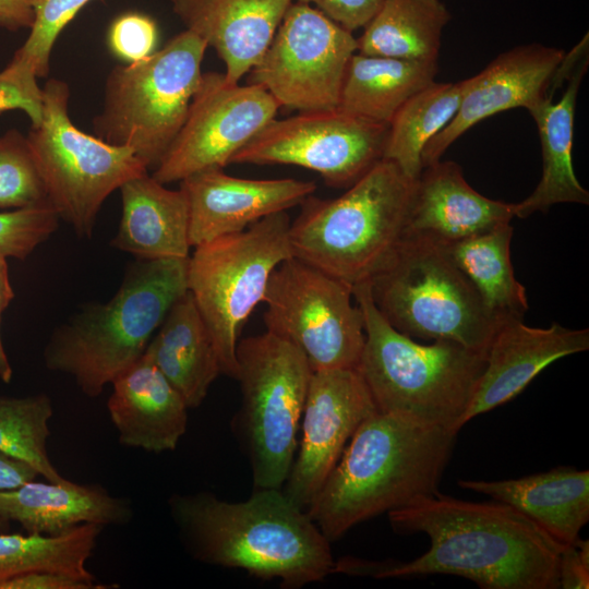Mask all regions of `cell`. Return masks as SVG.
Wrapping results in <instances>:
<instances>
[{
	"mask_svg": "<svg viewBox=\"0 0 589 589\" xmlns=\"http://www.w3.org/2000/svg\"><path fill=\"white\" fill-rule=\"evenodd\" d=\"M400 534L425 533L430 549L407 562L342 557L335 573L375 578L455 575L483 589H557L565 545L516 508L436 492L388 513Z\"/></svg>",
	"mask_w": 589,
	"mask_h": 589,
	"instance_id": "cell-1",
	"label": "cell"
},
{
	"mask_svg": "<svg viewBox=\"0 0 589 589\" xmlns=\"http://www.w3.org/2000/svg\"><path fill=\"white\" fill-rule=\"evenodd\" d=\"M168 504L180 540L196 561L278 579L285 589L333 574L330 542L281 489H256L242 502L209 492L175 494Z\"/></svg>",
	"mask_w": 589,
	"mask_h": 589,
	"instance_id": "cell-2",
	"label": "cell"
},
{
	"mask_svg": "<svg viewBox=\"0 0 589 589\" xmlns=\"http://www.w3.org/2000/svg\"><path fill=\"white\" fill-rule=\"evenodd\" d=\"M457 433L375 411L356 430L306 513L329 542L438 492Z\"/></svg>",
	"mask_w": 589,
	"mask_h": 589,
	"instance_id": "cell-3",
	"label": "cell"
},
{
	"mask_svg": "<svg viewBox=\"0 0 589 589\" xmlns=\"http://www.w3.org/2000/svg\"><path fill=\"white\" fill-rule=\"evenodd\" d=\"M188 259H137L108 302L84 305L53 332L44 352L47 369L72 376L88 397L100 395L143 356L188 291Z\"/></svg>",
	"mask_w": 589,
	"mask_h": 589,
	"instance_id": "cell-4",
	"label": "cell"
},
{
	"mask_svg": "<svg viewBox=\"0 0 589 589\" xmlns=\"http://www.w3.org/2000/svg\"><path fill=\"white\" fill-rule=\"evenodd\" d=\"M417 180L381 159L336 199L310 195L290 224L292 256L353 288L369 283L401 244Z\"/></svg>",
	"mask_w": 589,
	"mask_h": 589,
	"instance_id": "cell-5",
	"label": "cell"
},
{
	"mask_svg": "<svg viewBox=\"0 0 589 589\" xmlns=\"http://www.w3.org/2000/svg\"><path fill=\"white\" fill-rule=\"evenodd\" d=\"M363 315L357 370L377 411L408 414L458 433L485 365V354L447 339L422 345L394 328L375 306L369 283L352 288Z\"/></svg>",
	"mask_w": 589,
	"mask_h": 589,
	"instance_id": "cell-6",
	"label": "cell"
},
{
	"mask_svg": "<svg viewBox=\"0 0 589 589\" xmlns=\"http://www.w3.org/2000/svg\"><path fill=\"white\" fill-rule=\"evenodd\" d=\"M207 48L185 29L146 58L116 65L106 80L103 109L93 119L95 135L130 147L154 170L184 123Z\"/></svg>",
	"mask_w": 589,
	"mask_h": 589,
	"instance_id": "cell-7",
	"label": "cell"
},
{
	"mask_svg": "<svg viewBox=\"0 0 589 589\" xmlns=\"http://www.w3.org/2000/svg\"><path fill=\"white\" fill-rule=\"evenodd\" d=\"M385 320L413 339H447L484 353L500 325L441 243L405 237L370 281Z\"/></svg>",
	"mask_w": 589,
	"mask_h": 589,
	"instance_id": "cell-8",
	"label": "cell"
},
{
	"mask_svg": "<svg viewBox=\"0 0 589 589\" xmlns=\"http://www.w3.org/2000/svg\"><path fill=\"white\" fill-rule=\"evenodd\" d=\"M236 358L241 406L232 428L249 459L253 490L281 489L313 371L299 348L268 330L240 339Z\"/></svg>",
	"mask_w": 589,
	"mask_h": 589,
	"instance_id": "cell-9",
	"label": "cell"
},
{
	"mask_svg": "<svg viewBox=\"0 0 589 589\" xmlns=\"http://www.w3.org/2000/svg\"><path fill=\"white\" fill-rule=\"evenodd\" d=\"M290 217L269 215L247 229L194 247L188 291L211 335L221 374L236 377L240 330L263 302L273 272L292 256Z\"/></svg>",
	"mask_w": 589,
	"mask_h": 589,
	"instance_id": "cell-10",
	"label": "cell"
},
{
	"mask_svg": "<svg viewBox=\"0 0 589 589\" xmlns=\"http://www.w3.org/2000/svg\"><path fill=\"white\" fill-rule=\"evenodd\" d=\"M43 117L27 142L49 203L81 238H88L105 200L128 180L148 172L133 149L77 129L69 116V85L43 87Z\"/></svg>",
	"mask_w": 589,
	"mask_h": 589,
	"instance_id": "cell-11",
	"label": "cell"
},
{
	"mask_svg": "<svg viewBox=\"0 0 589 589\" xmlns=\"http://www.w3.org/2000/svg\"><path fill=\"white\" fill-rule=\"evenodd\" d=\"M352 299L349 285L290 256L269 278L264 324L266 330L299 348L313 372L357 369L364 325Z\"/></svg>",
	"mask_w": 589,
	"mask_h": 589,
	"instance_id": "cell-12",
	"label": "cell"
},
{
	"mask_svg": "<svg viewBox=\"0 0 589 589\" xmlns=\"http://www.w3.org/2000/svg\"><path fill=\"white\" fill-rule=\"evenodd\" d=\"M357 38L316 8L293 1L268 48L252 68L250 83L298 111L338 108Z\"/></svg>",
	"mask_w": 589,
	"mask_h": 589,
	"instance_id": "cell-13",
	"label": "cell"
},
{
	"mask_svg": "<svg viewBox=\"0 0 589 589\" xmlns=\"http://www.w3.org/2000/svg\"><path fill=\"white\" fill-rule=\"evenodd\" d=\"M388 124L339 108L299 111L271 120L231 164L293 165L317 172L330 187H350L383 159Z\"/></svg>",
	"mask_w": 589,
	"mask_h": 589,
	"instance_id": "cell-14",
	"label": "cell"
},
{
	"mask_svg": "<svg viewBox=\"0 0 589 589\" xmlns=\"http://www.w3.org/2000/svg\"><path fill=\"white\" fill-rule=\"evenodd\" d=\"M280 106L261 85L202 73L183 125L152 176L163 184L207 169H224Z\"/></svg>",
	"mask_w": 589,
	"mask_h": 589,
	"instance_id": "cell-15",
	"label": "cell"
},
{
	"mask_svg": "<svg viewBox=\"0 0 589 589\" xmlns=\"http://www.w3.org/2000/svg\"><path fill=\"white\" fill-rule=\"evenodd\" d=\"M377 411L357 369L314 371L300 422V441L285 495L306 510L359 425Z\"/></svg>",
	"mask_w": 589,
	"mask_h": 589,
	"instance_id": "cell-16",
	"label": "cell"
},
{
	"mask_svg": "<svg viewBox=\"0 0 589 589\" xmlns=\"http://www.w3.org/2000/svg\"><path fill=\"white\" fill-rule=\"evenodd\" d=\"M564 58L565 52L555 47L519 46L503 52L481 72L466 79L455 117L422 152L423 168L438 161L445 151L478 122L519 107L529 111L553 94L552 86L564 80L560 75Z\"/></svg>",
	"mask_w": 589,
	"mask_h": 589,
	"instance_id": "cell-17",
	"label": "cell"
},
{
	"mask_svg": "<svg viewBox=\"0 0 589 589\" xmlns=\"http://www.w3.org/2000/svg\"><path fill=\"white\" fill-rule=\"evenodd\" d=\"M180 189L189 207V242L196 247L300 205L316 184L293 178L247 179L207 169L181 180Z\"/></svg>",
	"mask_w": 589,
	"mask_h": 589,
	"instance_id": "cell-18",
	"label": "cell"
},
{
	"mask_svg": "<svg viewBox=\"0 0 589 589\" xmlns=\"http://www.w3.org/2000/svg\"><path fill=\"white\" fill-rule=\"evenodd\" d=\"M588 349V328L572 329L558 323L538 328L516 317L502 321L486 349L484 370L459 428L515 398L557 359Z\"/></svg>",
	"mask_w": 589,
	"mask_h": 589,
	"instance_id": "cell-19",
	"label": "cell"
},
{
	"mask_svg": "<svg viewBox=\"0 0 589 589\" xmlns=\"http://www.w3.org/2000/svg\"><path fill=\"white\" fill-rule=\"evenodd\" d=\"M514 217V203L480 194L457 163L440 159L425 166L417 179L405 237L445 244L508 224Z\"/></svg>",
	"mask_w": 589,
	"mask_h": 589,
	"instance_id": "cell-20",
	"label": "cell"
},
{
	"mask_svg": "<svg viewBox=\"0 0 589 589\" xmlns=\"http://www.w3.org/2000/svg\"><path fill=\"white\" fill-rule=\"evenodd\" d=\"M293 0H171L185 29L201 37L239 83L268 48Z\"/></svg>",
	"mask_w": 589,
	"mask_h": 589,
	"instance_id": "cell-21",
	"label": "cell"
},
{
	"mask_svg": "<svg viewBox=\"0 0 589 589\" xmlns=\"http://www.w3.org/2000/svg\"><path fill=\"white\" fill-rule=\"evenodd\" d=\"M111 384L107 408L120 444L173 450L187 431L190 408L155 363L143 353Z\"/></svg>",
	"mask_w": 589,
	"mask_h": 589,
	"instance_id": "cell-22",
	"label": "cell"
},
{
	"mask_svg": "<svg viewBox=\"0 0 589 589\" xmlns=\"http://www.w3.org/2000/svg\"><path fill=\"white\" fill-rule=\"evenodd\" d=\"M132 509L125 498L99 486L28 481L0 492V526L19 522L28 533L60 534L83 524L125 525Z\"/></svg>",
	"mask_w": 589,
	"mask_h": 589,
	"instance_id": "cell-23",
	"label": "cell"
},
{
	"mask_svg": "<svg viewBox=\"0 0 589 589\" xmlns=\"http://www.w3.org/2000/svg\"><path fill=\"white\" fill-rule=\"evenodd\" d=\"M462 489L505 503L568 545L589 520V471L557 467L519 479L459 480Z\"/></svg>",
	"mask_w": 589,
	"mask_h": 589,
	"instance_id": "cell-24",
	"label": "cell"
},
{
	"mask_svg": "<svg viewBox=\"0 0 589 589\" xmlns=\"http://www.w3.org/2000/svg\"><path fill=\"white\" fill-rule=\"evenodd\" d=\"M122 216L111 245L139 260L190 256L189 207L184 192L145 172L120 187Z\"/></svg>",
	"mask_w": 589,
	"mask_h": 589,
	"instance_id": "cell-25",
	"label": "cell"
},
{
	"mask_svg": "<svg viewBox=\"0 0 589 589\" xmlns=\"http://www.w3.org/2000/svg\"><path fill=\"white\" fill-rule=\"evenodd\" d=\"M587 67L588 51L575 63L561 98L553 101L550 94L529 110L539 132L542 175L533 192L514 203L515 217L527 218L560 203L589 204V192L579 183L572 157L577 95Z\"/></svg>",
	"mask_w": 589,
	"mask_h": 589,
	"instance_id": "cell-26",
	"label": "cell"
},
{
	"mask_svg": "<svg viewBox=\"0 0 589 589\" xmlns=\"http://www.w3.org/2000/svg\"><path fill=\"white\" fill-rule=\"evenodd\" d=\"M144 353L189 408L203 402L211 385L221 374L217 351L189 291L170 308Z\"/></svg>",
	"mask_w": 589,
	"mask_h": 589,
	"instance_id": "cell-27",
	"label": "cell"
},
{
	"mask_svg": "<svg viewBox=\"0 0 589 589\" xmlns=\"http://www.w3.org/2000/svg\"><path fill=\"white\" fill-rule=\"evenodd\" d=\"M437 61H414L356 52L345 74L338 108L389 124L398 109L435 81Z\"/></svg>",
	"mask_w": 589,
	"mask_h": 589,
	"instance_id": "cell-28",
	"label": "cell"
},
{
	"mask_svg": "<svg viewBox=\"0 0 589 589\" xmlns=\"http://www.w3.org/2000/svg\"><path fill=\"white\" fill-rule=\"evenodd\" d=\"M450 13L442 0H383L357 38V52L437 61Z\"/></svg>",
	"mask_w": 589,
	"mask_h": 589,
	"instance_id": "cell-29",
	"label": "cell"
},
{
	"mask_svg": "<svg viewBox=\"0 0 589 589\" xmlns=\"http://www.w3.org/2000/svg\"><path fill=\"white\" fill-rule=\"evenodd\" d=\"M513 232L514 228L508 223L442 244L500 322L522 318L528 310L526 288L516 279L510 262Z\"/></svg>",
	"mask_w": 589,
	"mask_h": 589,
	"instance_id": "cell-30",
	"label": "cell"
},
{
	"mask_svg": "<svg viewBox=\"0 0 589 589\" xmlns=\"http://www.w3.org/2000/svg\"><path fill=\"white\" fill-rule=\"evenodd\" d=\"M466 87L459 82H432L411 96L388 124L383 154L408 177L418 179L422 172V152L455 117Z\"/></svg>",
	"mask_w": 589,
	"mask_h": 589,
	"instance_id": "cell-31",
	"label": "cell"
},
{
	"mask_svg": "<svg viewBox=\"0 0 589 589\" xmlns=\"http://www.w3.org/2000/svg\"><path fill=\"white\" fill-rule=\"evenodd\" d=\"M103 526L83 524L60 534H0V581L29 572L95 580L86 568Z\"/></svg>",
	"mask_w": 589,
	"mask_h": 589,
	"instance_id": "cell-32",
	"label": "cell"
},
{
	"mask_svg": "<svg viewBox=\"0 0 589 589\" xmlns=\"http://www.w3.org/2000/svg\"><path fill=\"white\" fill-rule=\"evenodd\" d=\"M52 413L46 394L0 398V453L26 462L48 481L63 482L47 452Z\"/></svg>",
	"mask_w": 589,
	"mask_h": 589,
	"instance_id": "cell-33",
	"label": "cell"
},
{
	"mask_svg": "<svg viewBox=\"0 0 589 589\" xmlns=\"http://www.w3.org/2000/svg\"><path fill=\"white\" fill-rule=\"evenodd\" d=\"M49 203L27 137L16 130L0 136V208Z\"/></svg>",
	"mask_w": 589,
	"mask_h": 589,
	"instance_id": "cell-34",
	"label": "cell"
},
{
	"mask_svg": "<svg viewBox=\"0 0 589 589\" xmlns=\"http://www.w3.org/2000/svg\"><path fill=\"white\" fill-rule=\"evenodd\" d=\"M91 0H36L29 35L15 55L28 61L38 77L49 73L50 55L62 29Z\"/></svg>",
	"mask_w": 589,
	"mask_h": 589,
	"instance_id": "cell-35",
	"label": "cell"
},
{
	"mask_svg": "<svg viewBox=\"0 0 589 589\" xmlns=\"http://www.w3.org/2000/svg\"><path fill=\"white\" fill-rule=\"evenodd\" d=\"M50 203L0 213V254L25 260L58 228Z\"/></svg>",
	"mask_w": 589,
	"mask_h": 589,
	"instance_id": "cell-36",
	"label": "cell"
},
{
	"mask_svg": "<svg viewBox=\"0 0 589 589\" xmlns=\"http://www.w3.org/2000/svg\"><path fill=\"white\" fill-rule=\"evenodd\" d=\"M37 77L34 67L14 53L12 61L0 72V112L23 110L32 127L39 124L44 94L37 84Z\"/></svg>",
	"mask_w": 589,
	"mask_h": 589,
	"instance_id": "cell-37",
	"label": "cell"
},
{
	"mask_svg": "<svg viewBox=\"0 0 589 589\" xmlns=\"http://www.w3.org/2000/svg\"><path fill=\"white\" fill-rule=\"evenodd\" d=\"M157 26L149 16L129 12L117 17L108 32V46L129 63L142 60L155 51Z\"/></svg>",
	"mask_w": 589,
	"mask_h": 589,
	"instance_id": "cell-38",
	"label": "cell"
},
{
	"mask_svg": "<svg viewBox=\"0 0 589 589\" xmlns=\"http://www.w3.org/2000/svg\"><path fill=\"white\" fill-rule=\"evenodd\" d=\"M314 5L349 32L364 27L374 16L383 0H294Z\"/></svg>",
	"mask_w": 589,
	"mask_h": 589,
	"instance_id": "cell-39",
	"label": "cell"
},
{
	"mask_svg": "<svg viewBox=\"0 0 589 589\" xmlns=\"http://www.w3.org/2000/svg\"><path fill=\"white\" fill-rule=\"evenodd\" d=\"M95 580L51 572H29L0 581V589H104Z\"/></svg>",
	"mask_w": 589,
	"mask_h": 589,
	"instance_id": "cell-40",
	"label": "cell"
},
{
	"mask_svg": "<svg viewBox=\"0 0 589 589\" xmlns=\"http://www.w3.org/2000/svg\"><path fill=\"white\" fill-rule=\"evenodd\" d=\"M558 582L563 589L589 588V542L578 538L565 545L558 563Z\"/></svg>",
	"mask_w": 589,
	"mask_h": 589,
	"instance_id": "cell-41",
	"label": "cell"
},
{
	"mask_svg": "<svg viewBox=\"0 0 589 589\" xmlns=\"http://www.w3.org/2000/svg\"><path fill=\"white\" fill-rule=\"evenodd\" d=\"M36 0H0V26L9 31L31 28Z\"/></svg>",
	"mask_w": 589,
	"mask_h": 589,
	"instance_id": "cell-42",
	"label": "cell"
},
{
	"mask_svg": "<svg viewBox=\"0 0 589 589\" xmlns=\"http://www.w3.org/2000/svg\"><path fill=\"white\" fill-rule=\"evenodd\" d=\"M38 476L26 462L0 453V492L13 490Z\"/></svg>",
	"mask_w": 589,
	"mask_h": 589,
	"instance_id": "cell-43",
	"label": "cell"
},
{
	"mask_svg": "<svg viewBox=\"0 0 589 589\" xmlns=\"http://www.w3.org/2000/svg\"><path fill=\"white\" fill-rule=\"evenodd\" d=\"M7 257L0 254V312L2 313L14 298V291L9 280Z\"/></svg>",
	"mask_w": 589,
	"mask_h": 589,
	"instance_id": "cell-44",
	"label": "cell"
},
{
	"mask_svg": "<svg viewBox=\"0 0 589 589\" xmlns=\"http://www.w3.org/2000/svg\"><path fill=\"white\" fill-rule=\"evenodd\" d=\"M1 314L2 313L0 312V323H1ZM12 374H13V371L8 360L7 353L4 351V348L1 341V336H0V378L4 383H10L12 378Z\"/></svg>",
	"mask_w": 589,
	"mask_h": 589,
	"instance_id": "cell-45",
	"label": "cell"
}]
</instances>
